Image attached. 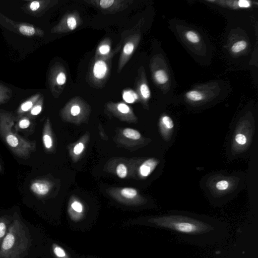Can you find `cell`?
I'll use <instances>...</instances> for the list:
<instances>
[{
  "label": "cell",
  "instance_id": "13",
  "mask_svg": "<svg viewBox=\"0 0 258 258\" xmlns=\"http://www.w3.org/2000/svg\"><path fill=\"white\" fill-rule=\"evenodd\" d=\"M186 97L188 100L195 102L201 101L204 98L202 93L195 90L187 92L186 94Z\"/></svg>",
  "mask_w": 258,
  "mask_h": 258
},
{
  "label": "cell",
  "instance_id": "10",
  "mask_svg": "<svg viewBox=\"0 0 258 258\" xmlns=\"http://www.w3.org/2000/svg\"><path fill=\"white\" fill-rule=\"evenodd\" d=\"M9 221L7 216L0 217V247L9 228Z\"/></svg>",
  "mask_w": 258,
  "mask_h": 258
},
{
  "label": "cell",
  "instance_id": "1",
  "mask_svg": "<svg viewBox=\"0 0 258 258\" xmlns=\"http://www.w3.org/2000/svg\"><path fill=\"white\" fill-rule=\"evenodd\" d=\"M30 245L28 231L15 214L0 247V258H22Z\"/></svg>",
  "mask_w": 258,
  "mask_h": 258
},
{
  "label": "cell",
  "instance_id": "18",
  "mask_svg": "<svg viewBox=\"0 0 258 258\" xmlns=\"http://www.w3.org/2000/svg\"><path fill=\"white\" fill-rule=\"evenodd\" d=\"M42 141L45 148L47 149H50L52 146V140L50 135L47 133L46 129L42 136Z\"/></svg>",
  "mask_w": 258,
  "mask_h": 258
},
{
  "label": "cell",
  "instance_id": "19",
  "mask_svg": "<svg viewBox=\"0 0 258 258\" xmlns=\"http://www.w3.org/2000/svg\"><path fill=\"white\" fill-rule=\"evenodd\" d=\"M137 98V95L132 91L124 92L123 94V99L127 103H133Z\"/></svg>",
  "mask_w": 258,
  "mask_h": 258
},
{
  "label": "cell",
  "instance_id": "2",
  "mask_svg": "<svg viewBox=\"0 0 258 258\" xmlns=\"http://www.w3.org/2000/svg\"><path fill=\"white\" fill-rule=\"evenodd\" d=\"M14 123V120L11 116L1 115L0 136L16 156L27 158L35 150L36 144L14 132L12 130Z\"/></svg>",
  "mask_w": 258,
  "mask_h": 258
},
{
  "label": "cell",
  "instance_id": "37",
  "mask_svg": "<svg viewBox=\"0 0 258 258\" xmlns=\"http://www.w3.org/2000/svg\"><path fill=\"white\" fill-rule=\"evenodd\" d=\"M2 171V166H1V163H0V171Z\"/></svg>",
  "mask_w": 258,
  "mask_h": 258
},
{
  "label": "cell",
  "instance_id": "12",
  "mask_svg": "<svg viewBox=\"0 0 258 258\" xmlns=\"http://www.w3.org/2000/svg\"><path fill=\"white\" fill-rule=\"evenodd\" d=\"M154 77L157 82L160 84H164L168 80V77L164 70H160L156 71Z\"/></svg>",
  "mask_w": 258,
  "mask_h": 258
},
{
  "label": "cell",
  "instance_id": "36",
  "mask_svg": "<svg viewBox=\"0 0 258 258\" xmlns=\"http://www.w3.org/2000/svg\"><path fill=\"white\" fill-rule=\"evenodd\" d=\"M40 6L39 3L37 1L33 2L30 5V9L32 11H36Z\"/></svg>",
  "mask_w": 258,
  "mask_h": 258
},
{
  "label": "cell",
  "instance_id": "21",
  "mask_svg": "<svg viewBox=\"0 0 258 258\" xmlns=\"http://www.w3.org/2000/svg\"><path fill=\"white\" fill-rule=\"evenodd\" d=\"M19 30L20 32L25 35L31 36L35 33L34 29L30 26H22L20 27Z\"/></svg>",
  "mask_w": 258,
  "mask_h": 258
},
{
  "label": "cell",
  "instance_id": "4",
  "mask_svg": "<svg viewBox=\"0 0 258 258\" xmlns=\"http://www.w3.org/2000/svg\"><path fill=\"white\" fill-rule=\"evenodd\" d=\"M255 131L253 121L244 119L239 121L235 130L231 144V152L235 155L246 151L250 146Z\"/></svg>",
  "mask_w": 258,
  "mask_h": 258
},
{
  "label": "cell",
  "instance_id": "17",
  "mask_svg": "<svg viewBox=\"0 0 258 258\" xmlns=\"http://www.w3.org/2000/svg\"><path fill=\"white\" fill-rule=\"evenodd\" d=\"M121 195L127 199H132L135 197L137 194L136 189L132 188H124L120 191Z\"/></svg>",
  "mask_w": 258,
  "mask_h": 258
},
{
  "label": "cell",
  "instance_id": "9",
  "mask_svg": "<svg viewBox=\"0 0 258 258\" xmlns=\"http://www.w3.org/2000/svg\"><path fill=\"white\" fill-rule=\"evenodd\" d=\"M106 71L107 66L104 61L98 60L95 62L93 68V74L96 78L101 79L104 78Z\"/></svg>",
  "mask_w": 258,
  "mask_h": 258
},
{
  "label": "cell",
  "instance_id": "22",
  "mask_svg": "<svg viewBox=\"0 0 258 258\" xmlns=\"http://www.w3.org/2000/svg\"><path fill=\"white\" fill-rule=\"evenodd\" d=\"M116 173L118 177L124 178L127 174V169L123 164H119L116 167Z\"/></svg>",
  "mask_w": 258,
  "mask_h": 258
},
{
  "label": "cell",
  "instance_id": "15",
  "mask_svg": "<svg viewBox=\"0 0 258 258\" xmlns=\"http://www.w3.org/2000/svg\"><path fill=\"white\" fill-rule=\"evenodd\" d=\"M31 124V121L29 118L24 117L18 121L17 125L15 126V129L17 130H25L29 128Z\"/></svg>",
  "mask_w": 258,
  "mask_h": 258
},
{
  "label": "cell",
  "instance_id": "35",
  "mask_svg": "<svg viewBox=\"0 0 258 258\" xmlns=\"http://www.w3.org/2000/svg\"><path fill=\"white\" fill-rule=\"evenodd\" d=\"M238 5L241 8H247L250 6V2L247 1H239Z\"/></svg>",
  "mask_w": 258,
  "mask_h": 258
},
{
  "label": "cell",
  "instance_id": "25",
  "mask_svg": "<svg viewBox=\"0 0 258 258\" xmlns=\"http://www.w3.org/2000/svg\"><path fill=\"white\" fill-rule=\"evenodd\" d=\"M33 106V102L31 101H27L22 104L20 108L21 112H26L29 110Z\"/></svg>",
  "mask_w": 258,
  "mask_h": 258
},
{
  "label": "cell",
  "instance_id": "34",
  "mask_svg": "<svg viewBox=\"0 0 258 258\" xmlns=\"http://www.w3.org/2000/svg\"><path fill=\"white\" fill-rule=\"evenodd\" d=\"M80 109L79 106L77 105L73 106L71 110L72 115L73 116H76L80 113Z\"/></svg>",
  "mask_w": 258,
  "mask_h": 258
},
{
  "label": "cell",
  "instance_id": "14",
  "mask_svg": "<svg viewBox=\"0 0 258 258\" xmlns=\"http://www.w3.org/2000/svg\"><path fill=\"white\" fill-rule=\"evenodd\" d=\"M123 135L126 138L133 140H138L141 138L140 133L137 131L132 128H125L123 131Z\"/></svg>",
  "mask_w": 258,
  "mask_h": 258
},
{
  "label": "cell",
  "instance_id": "27",
  "mask_svg": "<svg viewBox=\"0 0 258 258\" xmlns=\"http://www.w3.org/2000/svg\"><path fill=\"white\" fill-rule=\"evenodd\" d=\"M67 24L71 30L75 29L77 26L76 19L73 17H69L67 20Z\"/></svg>",
  "mask_w": 258,
  "mask_h": 258
},
{
  "label": "cell",
  "instance_id": "28",
  "mask_svg": "<svg viewBox=\"0 0 258 258\" xmlns=\"http://www.w3.org/2000/svg\"><path fill=\"white\" fill-rule=\"evenodd\" d=\"M66 81V75L62 73H60L57 77L56 82L58 84L61 85L65 83Z\"/></svg>",
  "mask_w": 258,
  "mask_h": 258
},
{
  "label": "cell",
  "instance_id": "11",
  "mask_svg": "<svg viewBox=\"0 0 258 258\" xmlns=\"http://www.w3.org/2000/svg\"><path fill=\"white\" fill-rule=\"evenodd\" d=\"M52 247L56 258H70L65 250L59 245L53 243Z\"/></svg>",
  "mask_w": 258,
  "mask_h": 258
},
{
  "label": "cell",
  "instance_id": "8",
  "mask_svg": "<svg viewBox=\"0 0 258 258\" xmlns=\"http://www.w3.org/2000/svg\"><path fill=\"white\" fill-rule=\"evenodd\" d=\"M159 163V161L156 158H149L146 160L141 165L139 172L143 177H147L155 170Z\"/></svg>",
  "mask_w": 258,
  "mask_h": 258
},
{
  "label": "cell",
  "instance_id": "3",
  "mask_svg": "<svg viewBox=\"0 0 258 258\" xmlns=\"http://www.w3.org/2000/svg\"><path fill=\"white\" fill-rule=\"evenodd\" d=\"M155 225L186 234H199L209 230L208 225L195 219L181 216H168L153 218Z\"/></svg>",
  "mask_w": 258,
  "mask_h": 258
},
{
  "label": "cell",
  "instance_id": "24",
  "mask_svg": "<svg viewBox=\"0 0 258 258\" xmlns=\"http://www.w3.org/2000/svg\"><path fill=\"white\" fill-rule=\"evenodd\" d=\"M71 208L74 211L78 214L82 213L83 212V209L82 204L77 201H75L72 203Z\"/></svg>",
  "mask_w": 258,
  "mask_h": 258
},
{
  "label": "cell",
  "instance_id": "7",
  "mask_svg": "<svg viewBox=\"0 0 258 258\" xmlns=\"http://www.w3.org/2000/svg\"><path fill=\"white\" fill-rule=\"evenodd\" d=\"M31 191L37 196H43L47 195L50 188L48 182L43 180H33L30 185Z\"/></svg>",
  "mask_w": 258,
  "mask_h": 258
},
{
  "label": "cell",
  "instance_id": "30",
  "mask_svg": "<svg viewBox=\"0 0 258 258\" xmlns=\"http://www.w3.org/2000/svg\"><path fill=\"white\" fill-rule=\"evenodd\" d=\"M118 110L121 113H127L129 112L130 109L128 106L125 104L120 103L117 106Z\"/></svg>",
  "mask_w": 258,
  "mask_h": 258
},
{
  "label": "cell",
  "instance_id": "26",
  "mask_svg": "<svg viewBox=\"0 0 258 258\" xmlns=\"http://www.w3.org/2000/svg\"><path fill=\"white\" fill-rule=\"evenodd\" d=\"M134 48V44L131 42H128L123 47V52L125 54H131L133 51Z\"/></svg>",
  "mask_w": 258,
  "mask_h": 258
},
{
  "label": "cell",
  "instance_id": "29",
  "mask_svg": "<svg viewBox=\"0 0 258 258\" xmlns=\"http://www.w3.org/2000/svg\"><path fill=\"white\" fill-rule=\"evenodd\" d=\"M113 0H101L100 1V5L103 8H107L113 4Z\"/></svg>",
  "mask_w": 258,
  "mask_h": 258
},
{
  "label": "cell",
  "instance_id": "32",
  "mask_svg": "<svg viewBox=\"0 0 258 258\" xmlns=\"http://www.w3.org/2000/svg\"><path fill=\"white\" fill-rule=\"evenodd\" d=\"M84 145L82 143L77 144L74 149V152L76 155L80 154L83 150Z\"/></svg>",
  "mask_w": 258,
  "mask_h": 258
},
{
  "label": "cell",
  "instance_id": "5",
  "mask_svg": "<svg viewBox=\"0 0 258 258\" xmlns=\"http://www.w3.org/2000/svg\"><path fill=\"white\" fill-rule=\"evenodd\" d=\"M238 180L236 176L217 175L211 177L207 185L212 195L221 196L235 190Z\"/></svg>",
  "mask_w": 258,
  "mask_h": 258
},
{
  "label": "cell",
  "instance_id": "33",
  "mask_svg": "<svg viewBox=\"0 0 258 258\" xmlns=\"http://www.w3.org/2000/svg\"><path fill=\"white\" fill-rule=\"evenodd\" d=\"M110 51V46L108 45L104 44L99 47V51L101 54H107Z\"/></svg>",
  "mask_w": 258,
  "mask_h": 258
},
{
  "label": "cell",
  "instance_id": "6",
  "mask_svg": "<svg viewBox=\"0 0 258 258\" xmlns=\"http://www.w3.org/2000/svg\"><path fill=\"white\" fill-rule=\"evenodd\" d=\"M174 128L172 119L167 115H162L159 120V128L163 139L169 141L172 137Z\"/></svg>",
  "mask_w": 258,
  "mask_h": 258
},
{
  "label": "cell",
  "instance_id": "23",
  "mask_svg": "<svg viewBox=\"0 0 258 258\" xmlns=\"http://www.w3.org/2000/svg\"><path fill=\"white\" fill-rule=\"evenodd\" d=\"M140 91L142 95L145 99H148L150 96V91L148 86L145 84H143L140 87Z\"/></svg>",
  "mask_w": 258,
  "mask_h": 258
},
{
  "label": "cell",
  "instance_id": "31",
  "mask_svg": "<svg viewBox=\"0 0 258 258\" xmlns=\"http://www.w3.org/2000/svg\"><path fill=\"white\" fill-rule=\"evenodd\" d=\"M42 110V107L41 105H37L34 107H33L31 111L30 114L32 115H37L40 113Z\"/></svg>",
  "mask_w": 258,
  "mask_h": 258
},
{
  "label": "cell",
  "instance_id": "20",
  "mask_svg": "<svg viewBox=\"0 0 258 258\" xmlns=\"http://www.w3.org/2000/svg\"><path fill=\"white\" fill-rule=\"evenodd\" d=\"M186 39L191 43H198L200 41L199 36L195 32L189 31L186 33Z\"/></svg>",
  "mask_w": 258,
  "mask_h": 258
},
{
  "label": "cell",
  "instance_id": "16",
  "mask_svg": "<svg viewBox=\"0 0 258 258\" xmlns=\"http://www.w3.org/2000/svg\"><path fill=\"white\" fill-rule=\"evenodd\" d=\"M247 46V43L244 40H240L235 43L231 47V50L235 53L239 52L244 50Z\"/></svg>",
  "mask_w": 258,
  "mask_h": 258
}]
</instances>
